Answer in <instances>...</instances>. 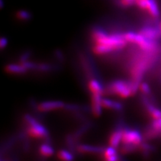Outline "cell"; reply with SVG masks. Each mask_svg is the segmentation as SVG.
<instances>
[]
</instances>
